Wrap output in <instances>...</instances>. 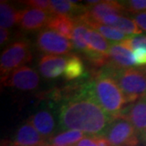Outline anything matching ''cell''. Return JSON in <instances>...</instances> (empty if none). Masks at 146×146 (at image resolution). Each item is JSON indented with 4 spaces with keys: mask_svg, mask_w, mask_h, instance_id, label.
<instances>
[{
    "mask_svg": "<svg viewBox=\"0 0 146 146\" xmlns=\"http://www.w3.org/2000/svg\"><path fill=\"white\" fill-rule=\"evenodd\" d=\"M58 118L63 129L80 131L91 136H104L114 120L94 98L88 83L63 101Z\"/></svg>",
    "mask_w": 146,
    "mask_h": 146,
    "instance_id": "cell-1",
    "label": "cell"
},
{
    "mask_svg": "<svg viewBox=\"0 0 146 146\" xmlns=\"http://www.w3.org/2000/svg\"><path fill=\"white\" fill-rule=\"evenodd\" d=\"M94 72L89 80V89L94 98L110 118L122 115L127 104L125 97L112 75L106 68Z\"/></svg>",
    "mask_w": 146,
    "mask_h": 146,
    "instance_id": "cell-2",
    "label": "cell"
},
{
    "mask_svg": "<svg viewBox=\"0 0 146 146\" xmlns=\"http://www.w3.org/2000/svg\"><path fill=\"white\" fill-rule=\"evenodd\" d=\"M106 70L109 71L119 86L127 104H131L141 98L146 97V67L130 68L115 72Z\"/></svg>",
    "mask_w": 146,
    "mask_h": 146,
    "instance_id": "cell-3",
    "label": "cell"
},
{
    "mask_svg": "<svg viewBox=\"0 0 146 146\" xmlns=\"http://www.w3.org/2000/svg\"><path fill=\"white\" fill-rule=\"evenodd\" d=\"M33 59L30 42L26 38H20L10 43L3 50L0 58L1 79L12 71L25 66Z\"/></svg>",
    "mask_w": 146,
    "mask_h": 146,
    "instance_id": "cell-4",
    "label": "cell"
},
{
    "mask_svg": "<svg viewBox=\"0 0 146 146\" xmlns=\"http://www.w3.org/2000/svg\"><path fill=\"white\" fill-rule=\"evenodd\" d=\"M104 136L111 146H137L140 142L135 128L123 115L110 123Z\"/></svg>",
    "mask_w": 146,
    "mask_h": 146,
    "instance_id": "cell-5",
    "label": "cell"
},
{
    "mask_svg": "<svg viewBox=\"0 0 146 146\" xmlns=\"http://www.w3.org/2000/svg\"><path fill=\"white\" fill-rule=\"evenodd\" d=\"M37 50L50 55L68 54L73 48L72 42L50 29H44L38 33L36 38Z\"/></svg>",
    "mask_w": 146,
    "mask_h": 146,
    "instance_id": "cell-6",
    "label": "cell"
},
{
    "mask_svg": "<svg viewBox=\"0 0 146 146\" xmlns=\"http://www.w3.org/2000/svg\"><path fill=\"white\" fill-rule=\"evenodd\" d=\"M4 87H9L21 91H33L38 88L40 76L33 68L23 66L12 71L4 78L1 79Z\"/></svg>",
    "mask_w": 146,
    "mask_h": 146,
    "instance_id": "cell-7",
    "label": "cell"
},
{
    "mask_svg": "<svg viewBox=\"0 0 146 146\" xmlns=\"http://www.w3.org/2000/svg\"><path fill=\"white\" fill-rule=\"evenodd\" d=\"M135 65L133 51L121 43L111 44L110 49L108 63L104 68L111 72L120 71L132 68Z\"/></svg>",
    "mask_w": 146,
    "mask_h": 146,
    "instance_id": "cell-8",
    "label": "cell"
},
{
    "mask_svg": "<svg viewBox=\"0 0 146 146\" xmlns=\"http://www.w3.org/2000/svg\"><path fill=\"white\" fill-rule=\"evenodd\" d=\"M121 115L129 120L139 138L144 140L146 134V97L141 98L126 107Z\"/></svg>",
    "mask_w": 146,
    "mask_h": 146,
    "instance_id": "cell-9",
    "label": "cell"
},
{
    "mask_svg": "<svg viewBox=\"0 0 146 146\" xmlns=\"http://www.w3.org/2000/svg\"><path fill=\"white\" fill-rule=\"evenodd\" d=\"M50 16L46 11L28 7L20 11L17 25L24 31L34 32L46 27Z\"/></svg>",
    "mask_w": 146,
    "mask_h": 146,
    "instance_id": "cell-10",
    "label": "cell"
},
{
    "mask_svg": "<svg viewBox=\"0 0 146 146\" xmlns=\"http://www.w3.org/2000/svg\"><path fill=\"white\" fill-rule=\"evenodd\" d=\"M126 11L122 2L119 1H99L92 6H87L84 17L91 21H98L110 15H123Z\"/></svg>",
    "mask_w": 146,
    "mask_h": 146,
    "instance_id": "cell-11",
    "label": "cell"
},
{
    "mask_svg": "<svg viewBox=\"0 0 146 146\" xmlns=\"http://www.w3.org/2000/svg\"><path fill=\"white\" fill-rule=\"evenodd\" d=\"M11 146H49V142L28 121L17 129Z\"/></svg>",
    "mask_w": 146,
    "mask_h": 146,
    "instance_id": "cell-12",
    "label": "cell"
},
{
    "mask_svg": "<svg viewBox=\"0 0 146 146\" xmlns=\"http://www.w3.org/2000/svg\"><path fill=\"white\" fill-rule=\"evenodd\" d=\"M67 61L66 56L44 54L39 59L38 69L44 78H57L64 72Z\"/></svg>",
    "mask_w": 146,
    "mask_h": 146,
    "instance_id": "cell-13",
    "label": "cell"
},
{
    "mask_svg": "<svg viewBox=\"0 0 146 146\" xmlns=\"http://www.w3.org/2000/svg\"><path fill=\"white\" fill-rule=\"evenodd\" d=\"M29 122L48 142L51 137L54 136L55 120L50 110H41L37 111L29 118Z\"/></svg>",
    "mask_w": 146,
    "mask_h": 146,
    "instance_id": "cell-14",
    "label": "cell"
},
{
    "mask_svg": "<svg viewBox=\"0 0 146 146\" xmlns=\"http://www.w3.org/2000/svg\"><path fill=\"white\" fill-rule=\"evenodd\" d=\"M98 22L105 25L115 28L123 33L125 35H129L130 36H132L133 35H141L142 33V31L137 26L133 19L123 16V15L106 16L101 19Z\"/></svg>",
    "mask_w": 146,
    "mask_h": 146,
    "instance_id": "cell-15",
    "label": "cell"
},
{
    "mask_svg": "<svg viewBox=\"0 0 146 146\" xmlns=\"http://www.w3.org/2000/svg\"><path fill=\"white\" fill-rule=\"evenodd\" d=\"M85 41L89 46V51L88 54H84V57L109 56V51L111 44L106 39V37H104L98 31L89 27L85 35Z\"/></svg>",
    "mask_w": 146,
    "mask_h": 146,
    "instance_id": "cell-16",
    "label": "cell"
},
{
    "mask_svg": "<svg viewBox=\"0 0 146 146\" xmlns=\"http://www.w3.org/2000/svg\"><path fill=\"white\" fill-rule=\"evenodd\" d=\"M77 1L68 0H52L50 4L53 15H62L70 17H76L83 14L86 11V7L77 3Z\"/></svg>",
    "mask_w": 146,
    "mask_h": 146,
    "instance_id": "cell-17",
    "label": "cell"
},
{
    "mask_svg": "<svg viewBox=\"0 0 146 146\" xmlns=\"http://www.w3.org/2000/svg\"><path fill=\"white\" fill-rule=\"evenodd\" d=\"M73 19L75 21V25L72 36L73 47L76 50L86 54L89 53V49L85 41V35L89 27L81 18L80 15L74 17Z\"/></svg>",
    "mask_w": 146,
    "mask_h": 146,
    "instance_id": "cell-18",
    "label": "cell"
},
{
    "mask_svg": "<svg viewBox=\"0 0 146 146\" xmlns=\"http://www.w3.org/2000/svg\"><path fill=\"white\" fill-rule=\"evenodd\" d=\"M75 21L72 17L62 15H51L47 24V28L72 40Z\"/></svg>",
    "mask_w": 146,
    "mask_h": 146,
    "instance_id": "cell-19",
    "label": "cell"
},
{
    "mask_svg": "<svg viewBox=\"0 0 146 146\" xmlns=\"http://www.w3.org/2000/svg\"><path fill=\"white\" fill-rule=\"evenodd\" d=\"M83 14L80 15L81 18L85 21V23L90 28H92V29H94V30L98 31L104 37L109 39L110 41H113V42H123L124 40H126L128 37L123 33H122V32L116 29L115 28L105 25L103 24H101V23L97 22V21L86 19L85 17H84Z\"/></svg>",
    "mask_w": 146,
    "mask_h": 146,
    "instance_id": "cell-20",
    "label": "cell"
},
{
    "mask_svg": "<svg viewBox=\"0 0 146 146\" xmlns=\"http://www.w3.org/2000/svg\"><path fill=\"white\" fill-rule=\"evenodd\" d=\"M85 137L84 133L78 130H67L59 132L49 140V145L54 146H74Z\"/></svg>",
    "mask_w": 146,
    "mask_h": 146,
    "instance_id": "cell-21",
    "label": "cell"
},
{
    "mask_svg": "<svg viewBox=\"0 0 146 146\" xmlns=\"http://www.w3.org/2000/svg\"><path fill=\"white\" fill-rule=\"evenodd\" d=\"M20 11L7 1L0 3V26L1 29H11L17 25Z\"/></svg>",
    "mask_w": 146,
    "mask_h": 146,
    "instance_id": "cell-22",
    "label": "cell"
},
{
    "mask_svg": "<svg viewBox=\"0 0 146 146\" xmlns=\"http://www.w3.org/2000/svg\"><path fill=\"white\" fill-rule=\"evenodd\" d=\"M84 67L81 58L76 54H71L68 56L66 68L63 72L65 79L68 81L76 80L80 78L84 75Z\"/></svg>",
    "mask_w": 146,
    "mask_h": 146,
    "instance_id": "cell-23",
    "label": "cell"
},
{
    "mask_svg": "<svg viewBox=\"0 0 146 146\" xmlns=\"http://www.w3.org/2000/svg\"><path fill=\"white\" fill-rule=\"evenodd\" d=\"M123 45L133 50L137 48H146V35H136L128 36L126 40L122 42Z\"/></svg>",
    "mask_w": 146,
    "mask_h": 146,
    "instance_id": "cell-24",
    "label": "cell"
},
{
    "mask_svg": "<svg viewBox=\"0 0 146 146\" xmlns=\"http://www.w3.org/2000/svg\"><path fill=\"white\" fill-rule=\"evenodd\" d=\"M126 11L137 14L146 11V0H131L122 2Z\"/></svg>",
    "mask_w": 146,
    "mask_h": 146,
    "instance_id": "cell-25",
    "label": "cell"
},
{
    "mask_svg": "<svg viewBox=\"0 0 146 146\" xmlns=\"http://www.w3.org/2000/svg\"><path fill=\"white\" fill-rule=\"evenodd\" d=\"M21 3L29 6L31 8H36L38 10L44 11L50 15H53L50 1H48V0H28V1H23Z\"/></svg>",
    "mask_w": 146,
    "mask_h": 146,
    "instance_id": "cell-26",
    "label": "cell"
},
{
    "mask_svg": "<svg viewBox=\"0 0 146 146\" xmlns=\"http://www.w3.org/2000/svg\"><path fill=\"white\" fill-rule=\"evenodd\" d=\"M133 58L135 65L145 66L146 65V48H137L133 50Z\"/></svg>",
    "mask_w": 146,
    "mask_h": 146,
    "instance_id": "cell-27",
    "label": "cell"
},
{
    "mask_svg": "<svg viewBox=\"0 0 146 146\" xmlns=\"http://www.w3.org/2000/svg\"><path fill=\"white\" fill-rule=\"evenodd\" d=\"M133 20L141 31L146 32V11L133 14Z\"/></svg>",
    "mask_w": 146,
    "mask_h": 146,
    "instance_id": "cell-28",
    "label": "cell"
},
{
    "mask_svg": "<svg viewBox=\"0 0 146 146\" xmlns=\"http://www.w3.org/2000/svg\"><path fill=\"white\" fill-rule=\"evenodd\" d=\"M74 146H98V144L94 136H89L84 137L82 140H80Z\"/></svg>",
    "mask_w": 146,
    "mask_h": 146,
    "instance_id": "cell-29",
    "label": "cell"
},
{
    "mask_svg": "<svg viewBox=\"0 0 146 146\" xmlns=\"http://www.w3.org/2000/svg\"><path fill=\"white\" fill-rule=\"evenodd\" d=\"M11 33L7 29H0V44L1 46L6 44L10 38Z\"/></svg>",
    "mask_w": 146,
    "mask_h": 146,
    "instance_id": "cell-30",
    "label": "cell"
},
{
    "mask_svg": "<svg viewBox=\"0 0 146 146\" xmlns=\"http://www.w3.org/2000/svg\"><path fill=\"white\" fill-rule=\"evenodd\" d=\"M98 146H111L109 141L105 136H94Z\"/></svg>",
    "mask_w": 146,
    "mask_h": 146,
    "instance_id": "cell-31",
    "label": "cell"
},
{
    "mask_svg": "<svg viewBox=\"0 0 146 146\" xmlns=\"http://www.w3.org/2000/svg\"><path fill=\"white\" fill-rule=\"evenodd\" d=\"M144 140H145V143H146V134H145V138H144Z\"/></svg>",
    "mask_w": 146,
    "mask_h": 146,
    "instance_id": "cell-32",
    "label": "cell"
},
{
    "mask_svg": "<svg viewBox=\"0 0 146 146\" xmlns=\"http://www.w3.org/2000/svg\"><path fill=\"white\" fill-rule=\"evenodd\" d=\"M49 146H54V145H49Z\"/></svg>",
    "mask_w": 146,
    "mask_h": 146,
    "instance_id": "cell-33",
    "label": "cell"
},
{
    "mask_svg": "<svg viewBox=\"0 0 146 146\" xmlns=\"http://www.w3.org/2000/svg\"><path fill=\"white\" fill-rule=\"evenodd\" d=\"M4 146H6V145H4ZM8 146H11V145H8Z\"/></svg>",
    "mask_w": 146,
    "mask_h": 146,
    "instance_id": "cell-34",
    "label": "cell"
}]
</instances>
